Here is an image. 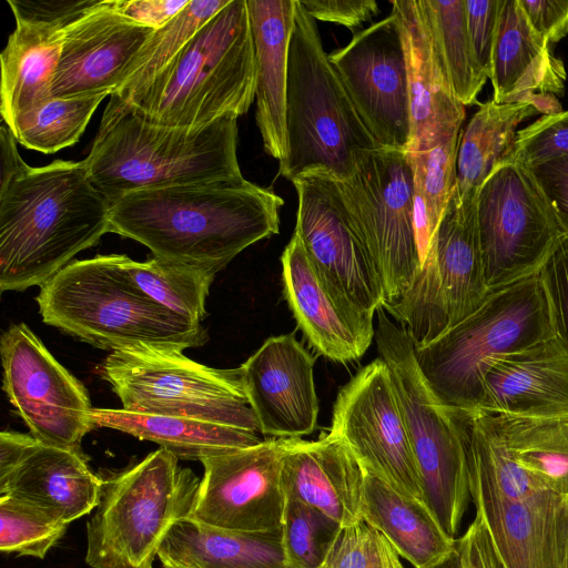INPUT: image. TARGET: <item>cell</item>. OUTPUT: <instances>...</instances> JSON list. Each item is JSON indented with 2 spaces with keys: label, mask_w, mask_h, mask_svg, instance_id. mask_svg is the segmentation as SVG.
<instances>
[{
  "label": "cell",
  "mask_w": 568,
  "mask_h": 568,
  "mask_svg": "<svg viewBox=\"0 0 568 568\" xmlns=\"http://www.w3.org/2000/svg\"><path fill=\"white\" fill-rule=\"evenodd\" d=\"M283 204L245 179L140 190L110 203V232L143 244L153 257L216 274L280 232Z\"/></svg>",
  "instance_id": "1"
},
{
  "label": "cell",
  "mask_w": 568,
  "mask_h": 568,
  "mask_svg": "<svg viewBox=\"0 0 568 568\" xmlns=\"http://www.w3.org/2000/svg\"><path fill=\"white\" fill-rule=\"evenodd\" d=\"M110 202L82 161L27 165L0 186V290L42 286L110 232Z\"/></svg>",
  "instance_id": "2"
},
{
  "label": "cell",
  "mask_w": 568,
  "mask_h": 568,
  "mask_svg": "<svg viewBox=\"0 0 568 568\" xmlns=\"http://www.w3.org/2000/svg\"><path fill=\"white\" fill-rule=\"evenodd\" d=\"M236 148V116L193 130L166 126L111 94L83 162L93 185L112 203L140 190L244 180Z\"/></svg>",
  "instance_id": "3"
},
{
  "label": "cell",
  "mask_w": 568,
  "mask_h": 568,
  "mask_svg": "<svg viewBox=\"0 0 568 568\" xmlns=\"http://www.w3.org/2000/svg\"><path fill=\"white\" fill-rule=\"evenodd\" d=\"M37 303L45 324L111 352L183 351L209 339L202 323L144 293L124 267L122 254L73 260L40 286Z\"/></svg>",
  "instance_id": "4"
},
{
  "label": "cell",
  "mask_w": 568,
  "mask_h": 568,
  "mask_svg": "<svg viewBox=\"0 0 568 568\" xmlns=\"http://www.w3.org/2000/svg\"><path fill=\"white\" fill-rule=\"evenodd\" d=\"M463 427L471 499L505 567L566 568L568 497L515 462L497 415L466 410Z\"/></svg>",
  "instance_id": "5"
},
{
  "label": "cell",
  "mask_w": 568,
  "mask_h": 568,
  "mask_svg": "<svg viewBox=\"0 0 568 568\" xmlns=\"http://www.w3.org/2000/svg\"><path fill=\"white\" fill-rule=\"evenodd\" d=\"M255 88L247 2L231 0L149 83L120 98L156 124L193 130L245 114Z\"/></svg>",
  "instance_id": "6"
},
{
  "label": "cell",
  "mask_w": 568,
  "mask_h": 568,
  "mask_svg": "<svg viewBox=\"0 0 568 568\" xmlns=\"http://www.w3.org/2000/svg\"><path fill=\"white\" fill-rule=\"evenodd\" d=\"M285 134L278 174L291 182L310 172L344 180L354 172L357 153L381 148L325 52L316 20L300 0L288 48Z\"/></svg>",
  "instance_id": "7"
},
{
  "label": "cell",
  "mask_w": 568,
  "mask_h": 568,
  "mask_svg": "<svg viewBox=\"0 0 568 568\" xmlns=\"http://www.w3.org/2000/svg\"><path fill=\"white\" fill-rule=\"evenodd\" d=\"M541 273L491 292L460 323L424 346L417 364L437 399L448 408L477 409L483 381L495 362L556 335Z\"/></svg>",
  "instance_id": "8"
},
{
  "label": "cell",
  "mask_w": 568,
  "mask_h": 568,
  "mask_svg": "<svg viewBox=\"0 0 568 568\" xmlns=\"http://www.w3.org/2000/svg\"><path fill=\"white\" fill-rule=\"evenodd\" d=\"M201 480L164 448L101 481L87 525L85 562L92 568H153L173 525L189 518Z\"/></svg>",
  "instance_id": "9"
},
{
  "label": "cell",
  "mask_w": 568,
  "mask_h": 568,
  "mask_svg": "<svg viewBox=\"0 0 568 568\" xmlns=\"http://www.w3.org/2000/svg\"><path fill=\"white\" fill-rule=\"evenodd\" d=\"M389 368L415 456L424 500L444 531L455 539L471 498L464 429L454 408L428 386L407 329L383 308L374 335Z\"/></svg>",
  "instance_id": "10"
},
{
  "label": "cell",
  "mask_w": 568,
  "mask_h": 568,
  "mask_svg": "<svg viewBox=\"0 0 568 568\" xmlns=\"http://www.w3.org/2000/svg\"><path fill=\"white\" fill-rule=\"evenodd\" d=\"M99 371L125 410L202 419L262 434L241 367L215 368L179 349L138 347L111 352Z\"/></svg>",
  "instance_id": "11"
},
{
  "label": "cell",
  "mask_w": 568,
  "mask_h": 568,
  "mask_svg": "<svg viewBox=\"0 0 568 568\" xmlns=\"http://www.w3.org/2000/svg\"><path fill=\"white\" fill-rule=\"evenodd\" d=\"M329 179L376 264L386 312L405 298L419 270L409 155L385 148L359 152L348 178Z\"/></svg>",
  "instance_id": "12"
},
{
  "label": "cell",
  "mask_w": 568,
  "mask_h": 568,
  "mask_svg": "<svg viewBox=\"0 0 568 568\" xmlns=\"http://www.w3.org/2000/svg\"><path fill=\"white\" fill-rule=\"evenodd\" d=\"M489 291L477 222V195L455 189L428 256L405 298L386 311L424 346L477 311Z\"/></svg>",
  "instance_id": "13"
},
{
  "label": "cell",
  "mask_w": 568,
  "mask_h": 568,
  "mask_svg": "<svg viewBox=\"0 0 568 568\" xmlns=\"http://www.w3.org/2000/svg\"><path fill=\"white\" fill-rule=\"evenodd\" d=\"M477 222L490 292L539 274L568 237L529 168L511 160L480 186Z\"/></svg>",
  "instance_id": "14"
},
{
  "label": "cell",
  "mask_w": 568,
  "mask_h": 568,
  "mask_svg": "<svg viewBox=\"0 0 568 568\" xmlns=\"http://www.w3.org/2000/svg\"><path fill=\"white\" fill-rule=\"evenodd\" d=\"M3 390L31 435L39 442L81 452L94 428L89 393L24 323L0 338Z\"/></svg>",
  "instance_id": "15"
},
{
  "label": "cell",
  "mask_w": 568,
  "mask_h": 568,
  "mask_svg": "<svg viewBox=\"0 0 568 568\" xmlns=\"http://www.w3.org/2000/svg\"><path fill=\"white\" fill-rule=\"evenodd\" d=\"M329 433L364 470L425 503L404 415L383 358L365 365L341 388Z\"/></svg>",
  "instance_id": "16"
},
{
  "label": "cell",
  "mask_w": 568,
  "mask_h": 568,
  "mask_svg": "<svg viewBox=\"0 0 568 568\" xmlns=\"http://www.w3.org/2000/svg\"><path fill=\"white\" fill-rule=\"evenodd\" d=\"M285 438L205 457L190 519L246 532L282 528L286 496L282 486Z\"/></svg>",
  "instance_id": "17"
},
{
  "label": "cell",
  "mask_w": 568,
  "mask_h": 568,
  "mask_svg": "<svg viewBox=\"0 0 568 568\" xmlns=\"http://www.w3.org/2000/svg\"><path fill=\"white\" fill-rule=\"evenodd\" d=\"M362 120L381 148L407 152L410 102L400 30L390 12L328 54Z\"/></svg>",
  "instance_id": "18"
},
{
  "label": "cell",
  "mask_w": 568,
  "mask_h": 568,
  "mask_svg": "<svg viewBox=\"0 0 568 568\" xmlns=\"http://www.w3.org/2000/svg\"><path fill=\"white\" fill-rule=\"evenodd\" d=\"M292 183L297 193L294 234L327 281L358 311L374 317L383 305L381 277L329 176L310 172Z\"/></svg>",
  "instance_id": "19"
},
{
  "label": "cell",
  "mask_w": 568,
  "mask_h": 568,
  "mask_svg": "<svg viewBox=\"0 0 568 568\" xmlns=\"http://www.w3.org/2000/svg\"><path fill=\"white\" fill-rule=\"evenodd\" d=\"M101 481L82 453L43 444L31 434H0V496L69 525L98 506Z\"/></svg>",
  "instance_id": "20"
},
{
  "label": "cell",
  "mask_w": 568,
  "mask_h": 568,
  "mask_svg": "<svg viewBox=\"0 0 568 568\" xmlns=\"http://www.w3.org/2000/svg\"><path fill=\"white\" fill-rule=\"evenodd\" d=\"M154 31L100 0L64 31L51 98L113 94Z\"/></svg>",
  "instance_id": "21"
},
{
  "label": "cell",
  "mask_w": 568,
  "mask_h": 568,
  "mask_svg": "<svg viewBox=\"0 0 568 568\" xmlns=\"http://www.w3.org/2000/svg\"><path fill=\"white\" fill-rule=\"evenodd\" d=\"M315 358L295 334L267 338L240 367L263 436L301 438L317 425Z\"/></svg>",
  "instance_id": "22"
},
{
  "label": "cell",
  "mask_w": 568,
  "mask_h": 568,
  "mask_svg": "<svg viewBox=\"0 0 568 568\" xmlns=\"http://www.w3.org/2000/svg\"><path fill=\"white\" fill-rule=\"evenodd\" d=\"M281 261L285 300L311 346L338 363L361 358L375 335L374 317L327 281L294 233Z\"/></svg>",
  "instance_id": "23"
},
{
  "label": "cell",
  "mask_w": 568,
  "mask_h": 568,
  "mask_svg": "<svg viewBox=\"0 0 568 568\" xmlns=\"http://www.w3.org/2000/svg\"><path fill=\"white\" fill-rule=\"evenodd\" d=\"M404 45L410 102L407 153L432 149L460 132L465 105L457 99L419 0H394Z\"/></svg>",
  "instance_id": "24"
},
{
  "label": "cell",
  "mask_w": 568,
  "mask_h": 568,
  "mask_svg": "<svg viewBox=\"0 0 568 568\" xmlns=\"http://www.w3.org/2000/svg\"><path fill=\"white\" fill-rule=\"evenodd\" d=\"M523 418L568 420V346L556 334L493 364L478 408Z\"/></svg>",
  "instance_id": "25"
},
{
  "label": "cell",
  "mask_w": 568,
  "mask_h": 568,
  "mask_svg": "<svg viewBox=\"0 0 568 568\" xmlns=\"http://www.w3.org/2000/svg\"><path fill=\"white\" fill-rule=\"evenodd\" d=\"M364 469L333 434L316 440L285 438L282 486L286 498L312 506L342 527L361 518Z\"/></svg>",
  "instance_id": "26"
},
{
  "label": "cell",
  "mask_w": 568,
  "mask_h": 568,
  "mask_svg": "<svg viewBox=\"0 0 568 568\" xmlns=\"http://www.w3.org/2000/svg\"><path fill=\"white\" fill-rule=\"evenodd\" d=\"M256 59V123L265 151L286 155L285 100L295 0H246Z\"/></svg>",
  "instance_id": "27"
},
{
  "label": "cell",
  "mask_w": 568,
  "mask_h": 568,
  "mask_svg": "<svg viewBox=\"0 0 568 568\" xmlns=\"http://www.w3.org/2000/svg\"><path fill=\"white\" fill-rule=\"evenodd\" d=\"M567 73L550 45L532 29L518 0H503L489 79L496 103L520 102L528 93L562 94Z\"/></svg>",
  "instance_id": "28"
},
{
  "label": "cell",
  "mask_w": 568,
  "mask_h": 568,
  "mask_svg": "<svg viewBox=\"0 0 568 568\" xmlns=\"http://www.w3.org/2000/svg\"><path fill=\"white\" fill-rule=\"evenodd\" d=\"M158 557L164 568H291L282 528L246 532L210 527L190 518L173 525Z\"/></svg>",
  "instance_id": "29"
},
{
  "label": "cell",
  "mask_w": 568,
  "mask_h": 568,
  "mask_svg": "<svg viewBox=\"0 0 568 568\" xmlns=\"http://www.w3.org/2000/svg\"><path fill=\"white\" fill-rule=\"evenodd\" d=\"M361 518L376 527L414 568H430L456 549L427 507L364 470Z\"/></svg>",
  "instance_id": "30"
},
{
  "label": "cell",
  "mask_w": 568,
  "mask_h": 568,
  "mask_svg": "<svg viewBox=\"0 0 568 568\" xmlns=\"http://www.w3.org/2000/svg\"><path fill=\"white\" fill-rule=\"evenodd\" d=\"M94 427H106L150 440L179 459L199 460L205 457L257 445L263 435L233 426L202 419L141 414L123 408H93Z\"/></svg>",
  "instance_id": "31"
},
{
  "label": "cell",
  "mask_w": 568,
  "mask_h": 568,
  "mask_svg": "<svg viewBox=\"0 0 568 568\" xmlns=\"http://www.w3.org/2000/svg\"><path fill=\"white\" fill-rule=\"evenodd\" d=\"M64 31L16 21L0 54V111L6 125L51 99Z\"/></svg>",
  "instance_id": "32"
},
{
  "label": "cell",
  "mask_w": 568,
  "mask_h": 568,
  "mask_svg": "<svg viewBox=\"0 0 568 568\" xmlns=\"http://www.w3.org/2000/svg\"><path fill=\"white\" fill-rule=\"evenodd\" d=\"M537 110L527 102L479 105L460 133L457 153V185L460 196L477 195L494 170L509 161L515 149L517 126Z\"/></svg>",
  "instance_id": "33"
},
{
  "label": "cell",
  "mask_w": 568,
  "mask_h": 568,
  "mask_svg": "<svg viewBox=\"0 0 568 568\" xmlns=\"http://www.w3.org/2000/svg\"><path fill=\"white\" fill-rule=\"evenodd\" d=\"M459 139L460 132L432 149L408 153L413 171L419 270L428 256L439 222L457 185Z\"/></svg>",
  "instance_id": "34"
},
{
  "label": "cell",
  "mask_w": 568,
  "mask_h": 568,
  "mask_svg": "<svg viewBox=\"0 0 568 568\" xmlns=\"http://www.w3.org/2000/svg\"><path fill=\"white\" fill-rule=\"evenodd\" d=\"M497 416L515 462L548 489L568 497V420Z\"/></svg>",
  "instance_id": "35"
},
{
  "label": "cell",
  "mask_w": 568,
  "mask_h": 568,
  "mask_svg": "<svg viewBox=\"0 0 568 568\" xmlns=\"http://www.w3.org/2000/svg\"><path fill=\"white\" fill-rule=\"evenodd\" d=\"M453 90L463 105L477 103L488 77L475 57L465 0H419Z\"/></svg>",
  "instance_id": "36"
},
{
  "label": "cell",
  "mask_w": 568,
  "mask_h": 568,
  "mask_svg": "<svg viewBox=\"0 0 568 568\" xmlns=\"http://www.w3.org/2000/svg\"><path fill=\"white\" fill-rule=\"evenodd\" d=\"M105 97L51 98L7 126L22 146L52 154L79 141Z\"/></svg>",
  "instance_id": "37"
},
{
  "label": "cell",
  "mask_w": 568,
  "mask_h": 568,
  "mask_svg": "<svg viewBox=\"0 0 568 568\" xmlns=\"http://www.w3.org/2000/svg\"><path fill=\"white\" fill-rule=\"evenodd\" d=\"M122 263L150 297L178 314L202 323L214 273L156 257L138 262L122 254Z\"/></svg>",
  "instance_id": "38"
},
{
  "label": "cell",
  "mask_w": 568,
  "mask_h": 568,
  "mask_svg": "<svg viewBox=\"0 0 568 568\" xmlns=\"http://www.w3.org/2000/svg\"><path fill=\"white\" fill-rule=\"evenodd\" d=\"M231 0H190L165 26L156 29L128 68L113 94L126 97L149 83L187 41Z\"/></svg>",
  "instance_id": "39"
},
{
  "label": "cell",
  "mask_w": 568,
  "mask_h": 568,
  "mask_svg": "<svg viewBox=\"0 0 568 568\" xmlns=\"http://www.w3.org/2000/svg\"><path fill=\"white\" fill-rule=\"evenodd\" d=\"M342 526L321 510L286 498L282 541L291 568H320Z\"/></svg>",
  "instance_id": "40"
},
{
  "label": "cell",
  "mask_w": 568,
  "mask_h": 568,
  "mask_svg": "<svg viewBox=\"0 0 568 568\" xmlns=\"http://www.w3.org/2000/svg\"><path fill=\"white\" fill-rule=\"evenodd\" d=\"M0 550L43 559L68 524L16 498L0 496Z\"/></svg>",
  "instance_id": "41"
},
{
  "label": "cell",
  "mask_w": 568,
  "mask_h": 568,
  "mask_svg": "<svg viewBox=\"0 0 568 568\" xmlns=\"http://www.w3.org/2000/svg\"><path fill=\"white\" fill-rule=\"evenodd\" d=\"M320 568H405L400 555L364 519L343 526Z\"/></svg>",
  "instance_id": "42"
},
{
  "label": "cell",
  "mask_w": 568,
  "mask_h": 568,
  "mask_svg": "<svg viewBox=\"0 0 568 568\" xmlns=\"http://www.w3.org/2000/svg\"><path fill=\"white\" fill-rule=\"evenodd\" d=\"M568 154V111L542 115L517 132L509 161L525 165L544 162Z\"/></svg>",
  "instance_id": "43"
},
{
  "label": "cell",
  "mask_w": 568,
  "mask_h": 568,
  "mask_svg": "<svg viewBox=\"0 0 568 568\" xmlns=\"http://www.w3.org/2000/svg\"><path fill=\"white\" fill-rule=\"evenodd\" d=\"M19 22L67 29L100 0H8Z\"/></svg>",
  "instance_id": "44"
},
{
  "label": "cell",
  "mask_w": 568,
  "mask_h": 568,
  "mask_svg": "<svg viewBox=\"0 0 568 568\" xmlns=\"http://www.w3.org/2000/svg\"><path fill=\"white\" fill-rule=\"evenodd\" d=\"M503 0H465L467 30L478 64L489 79Z\"/></svg>",
  "instance_id": "45"
},
{
  "label": "cell",
  "mask_w": 568,
  "mask_h": 568,
  "mask_svg": "<svg viewBox=\"0 0 568 568\" xmlns=\"http://www.w3.org/2000/svg\"><path fill=\"white\" fill-rule=\"evenodd\" d=\"M540 273L550 297L556 333L568 346V237Z\"/></svg>",
  "instance_id": "46"
},
{
  "label": "cell",
  "mask_w": 568,
  "mask_h": 568,
  "mask_svg": "<svg viewBox=\"0 0 568 568\" xmlns=\"http://www.w3.org/2000/svg\"><path fill=\"white\" fill-rule=\"evenodd\" d=\"M315 20L334 22L354 29L371 21L379 12L374 0H300Z\"/></svg>",
  "instance_id": "47"
},
{
  "label": "cell",
  "mask_w": 568,
  "mask_h": 568,
  "mask_svg": "<svg viewBox=\"0 0 568 568\" xmlns=\"http://www.w3.org/2000/svg\"><path fill=\"white\" fill-rule=\"evenodd\" d=\"M568 235V154L527 165Z\"/></svg>",
  "instance_id": "48"
},
{
  "label": "cell",
  "mask_w": 568,
  "mask_h": 568,
  "mask_svg": "<svg viewBox=\"0 0 568 568\" xmlns=\"http://www.w3.org/2000/svg\"><path fill=\"white\" fill-rule=\"evenodd\" d=\"M532 29L549 44L568 34V0H518Z\"/></svg>",
  "instance_id": "49"
},
{
  "label": "cell",
  "mask_w": 568,
  "mask_h": 568,
  "mask_svg": "<svg viewBox=\"0 0 568 568\" xmlns=\"http://www.w3.org/2000/svg\"><path fill=\"white\" fill-rule=\"evenodd\" d=\"M463 568H506L503 564L479 515L469 525L466 532L456 540Z\"/></svg>",
  "instance_id": "50"
},
{
  "label": "cell",
  "mask_w": 568,
  "mask_h": 568,
  "mask_svg": "<svg viewBox=\"0 0 568 568\" xmlns=\"http://www.w3.org/2000/svg\"><path fill=\"white\" fill-rule=\"evenodd\" d=\"M190 0H111L112 7L128 19L160 29L171 21Z\"/></svg>",
  "instance_id": "51"
},
{
  "label": "cell",
  "mask_w": 568,
  "mask_h": 568,
  "mask_svg": "<svg viewBox=\"0 0 568 568\" xmlns=\"http://www.w3.org/2000/svg\"><path fill=\"white\" fill-rule=\"evenodd\" d=\"M17 140L6 124L0 128V186H4L28 164L18 152Z\"/></svg>",
  "instance_id": "52"
},
{
  "label": "cell",
  "mask_w": 568,
  "mask_h": 568,
  "mask_svg": "<svg viewBox=\"0 0 568 568\" xmlns=\"http://www.w3.org/2000/svg\"><path fill=\"white\" fill-rule=\"evenodd\" d=\"M520 102L530 103L538 113L552 115L562 112L559 100L552 93L532 92L525 95Z\"/></svg>",
  "instance_id": "53"
},
{
  "label": "cell",
  "mask_w": 568,
  "mask_h": 568,
  "mask_svg": "<svg viewBox=\"0 0 568 568\" xmlns=\"http://www.w3.org/2000/svg\"><path fill=\"white\" fill-rule=\"evenodd\" d=\"M430 568H463L462 557L457 548V544L456 549L447 558Z\"/></svg>",
  "instance_id": "54"
},
{
  "label": "cell",
  "mask_w": 568,
  "mask_h": 568,
  "mask_svg": "<svg viewBox=\"0 0 568 568\" xmlns=\"http://www.w3.org/2000/svg\"><path fill=\"white\" fill-rule=\"evenodd\" d=\"M566 568H568V548H567V556H566Z\"/></svg>",
  "instance_id": "55"
}]
</instances>
